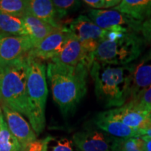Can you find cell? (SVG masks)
<instances>
[{
  "label": "cell",
  "instance_id": "1",
  "mask_svg": "<svg viewBox=\"0 0 151 151\" xmlns=\"http://www.w3.org/2000/svg\"><path fill=\"white\" fill-rule=\"evenodd\" d=\"M90 69L85 64L71 67L50 61L48 62L46 76L54 101L64 117L72 115L86 96Z\"/></svg>",
  "mask_w": 151,
  "mask_h": 151
},
{
  "label": "cell",
  "instance_id": "2",
  "mask_svg": "<svg viewBox=\"0 0 151 151\" xmlns=\"http://www.w3.org/2000/svg\"><path fill=\"white\" fill-rule=\"evenodd\" d=\"M135 65L116 66L93 62L90 74L96 97L104 107H120L130 99Z\"/></svg>",
  "mask_w": 151,
  "mask_h": 151
},
{
  "label": "cell",
  "instance_id": "3",
  "mask_svg": "<svg viewBox=\"0 0 151 151\" xmlns=\"http://www.w3.org/2000/svg\"><path fill=\"white\" fill-rule=\"evenodd\" d=\"M46 66L41 60L27 55V98L30 125L36 134H40L46 126V104L48 96Z\"/></svg>",
  "mask_w": 151,
  "mask_h": 151
},
{
  "label": "cell",
  "instance_id": "4",
  "mask_svg": "<svg viewBox=\"0 0 151 151\" xmlns=\"http://www.w3.org/2000/svg\"><path fill=\"white\" fill-rule=\"evenodd\" d=\"M27 55L4 66L0 84L1 104L27 118Z\"/></svg>",
  "mask_w": 151,
  "mask_h": 151
},
{
  "label": "cell",
  "instance_id": "5",
  "mask_svg": "<svg viewBox=\"0 0 151 151\" xmlns=\"http://www.w3.org/2000/svg\"><path fill=\"white\" fill-rule=\"evenodd\" d=\"M144 41L137 33H121L101 42L94 53V61L125 66L137 60L143 51Z\"/></svg>",
  "mask_w": 151,
  "mask_h": 151
},
{
  "label": "cell",
  "instance_id": "6",
  "mask_svg": "<svg viewBox=\"0 0 151 151\" xmlns=\"http://www.w3.org/2000/svg\"><path fill=\"white\" fill-rule=\"evenodd\" d=\"M88 16L101 29L122 33L141 32L142 22L135 20L115 9H91Z\"/></svg>",
  "mask_w": 151,
  "mask_h": 151
},
{
  "label": "cell",
  "instance_id": "7",
  "mask_svg": "<svg viewBox=\"0 0 151 151\" xmlns=\"http://www.w3.org/2000/svg\"><path fill=\"white\" fill-rule=\"evenodd\" d=\"M66 27L90 55H94L99 45L106 40L109 34V31L101 29L85 15L78 16Z\"/></svg>",
  "mask_w": 151,
  "mask_h": 151
},
{
  "label": "cell",
  "instance_id": "8",
  "mask_svg": "<svg viewBox=\"0 0 151 151\" xmlns=\"http://www.w3.org/2000/svg\"><path fill=\"white\" fill-rule=\"evenodd\" d=\"M72 139L81 151H117L118 139L97 127L76 132Z\"/></svg>",
  "mask_w": 151,
  "mask_h": 151
},
{
  "label": "cell",
  "instance_id": "9",
  "mask_svg": "<svg viewBox=\"0 0 151 151\" xmlns=\"http://www.w3.org/2000/svg\"><path fill=\"white\" fill-rule=\"evenodd\" d=\"M101 113L132 128L140 129L151 127L150 114L132 101H127L122 106L109 109Z\"/></svg>",
  "mask_w": 151,
  "mask_h": 151
},
{
  "label": "cell",
  "instance_id": "10",
  "mask_svg": "<svg viewBox=\"0 0 151 151\" xmlns=\"http://www.w3.org/2000/svg\"><path fill=\"white\" fill-rule=\"evenodd\" d=\"M34 48L27 35H6L0 40V60L4 66L27 55Z\"/></svg>",
  "mask_w": 151,
  "mask_h": 151
},
{
  "label": "cell",
  "instance_id": "11",
  "mask_svg": "<svg viewBox=\"0 0 151 151\" xmlns=\"http://www.w3.org/2000/svg\"><path fill=\"white\" fill-rule=\"evenodd\" d=\"M4 116L11 133L18 141L21 150H24L37 139V134L22 114L4 104L1 105Z\"/></svg>",
  "mask_w": 151,
  "mask_h": 151
},
{
  "label": "cell",
  "instance_id": "12",
  "mask_svg": "<svg viewBox=\"0 0 151 151\" xmlns=\"http://www.w3.org/2000/svg\"><path fill=\"white\" fill-rule=\"evenodd\" d=\"M94 61V55L88 53L78 39L69 32V37L61 52L50 62L71 67L85 64L90 68Z\"/></svg>",
  "mask_w": 151,
  "mask_h": 151
},
{
  "label": "cell",
  "instance_id": "13",
  "mask_svg": "<svg viewBox=\"0 0 151 151\" xmlns=\"http://www.w3.org/2000/svg\"><path fill=\"white\" fill-rule=\"evenodd\" d=\"M69 35L66 27L55 29L37 46L30 50L28 55L40 60H51L61 52Z\"/></svg>",
  "mask_w": 151,
  "mask_h": 151
},
{
  "label": "cell",
  "instance_id": "14",
  "mask_svg": "<svg viewBox=\"0 0 151 151\" xmlns=\"http://www.w3.org/2000/svg\"><path fill=\"white\" fill-rule=\"evenodd\" d=\"M151 86V50L135 65L129 100H136Z\"/></svg>",
  "mask_w": 151,
  "mask_h": 151
},
{
  "label": "cell",
  "instance_id": "15",
  "mask_svg": "<svg viewBox=\"0 0 151 151\" xmlns=\"http://www.w3.org/2000/svg\"><path fill=\"white\" fill-rule=\"evenodd\" d=\"M94 123L97 128L116 139L140 137L139 129L130 127L121 122L104 116L101 113H99L96 116Z\"/></svg>",
  "mask_w": 151,
  "mask_h": 151
},
{
  "label": "cell",
  "instance_id": "16",
  "mask_svg": "<svg viewBox=\"0 0 151 151\" xmlns=\"http://www.w3.org/2000/svg\"><path fill=\"white\" fill-rule=\"evenodd\" d=\"M27 11L55 29L63 28L58 21L55 9L50 0H27Z\"/></svg>",
  "mask_w": 151,
  "mask_h": 151
},
{
  "label": "cell",
  "instance_id": "17",
  "mask_svg": "<svg viewBox=\"0 0 151 151\" xmlns=\"http://www.w3.org/2000/svg\"><path fill=\"white\" fill-rule=\"evenodd\" d=\"M113 9L143 23L151 17V0H122Z\"/></svg>",
  "mask_w": 151,
  "mask_h": 151
},
{
  "label": "cell",
  "instance_id": "18",
  "mask_svg": "<svg viewBox=\"0 0 151 151\" xmlns=\"http://www.w3.org/2000/svg\"><path fill=\"white\" fill-rule=\"evenodd\" d=\"M22 18L27 35L31 39L34 47L39 45L52 32L58 29L29 13H27Z\"/></svg>",
  "mask_w": 151,
  "mask_h": 151
},
{
  "label": "cell",
  "instance_id": "19",
  "mask_svg": "<svg viewBox=\"0 0 151 151\" xmlns=\"http://www.w3.org/2000/svg\"><path fill=\"white\" fill-rule=\"evenodd\" d=\"M0 32L4 35H27L23 18L0 12Z\"/></svg>",
  "mask_w": 151,
  "mask_h": 151
},
{
  "label": "cell",
  "instance_id": "20",
  "mask_svg": "<svg viewBox=\"0 0 151 151\" xmlns=\"http://www.w3.org/2000/svg\"><path fill=\"white\" fill-rule=\"evenodd\" d=\"M0 151H21V146L9 130L3 113L0 116Z\"/></svg>",
  "mask_w": 151,
  "mask_h": 151
},
{
  "label": "cell",
  "instance_id": "21",
  "mask_svg": "<svg viewBox=\"0 0 151 151\" xmlns=\"http://www.w3.org/2000/svg\"><path fill=\"white\" fill-rule=\"evenodd\" d=\"M42 151H81L73 139L49 136L43 139Z\"/></svg>",
  "mask_w": 151,
  "mask_h": 151
},
{
  "label": "cell",
  "instance_id": "22",
  "mask_svg": "<svg viewBox=\"0 0 151 151\" xmlns=\"http://www.w3.org/2000/svg\"><path fill=\"white\" fill-rule=\"evenodd\" d=\"M0 12L22 18L27 11V0H0Z\"/></svg>",
  "mask_w": 151,
  "mask_h": 151
},
{
  "label": "cell",
  "instance_id": "23",
  "mask_svg": "<svg viewBox=\"0 0 151 151\" xmlns=\"http://www.w3.org/2000/svg\"><path fill=\"white\" fill-rule=\"evenodd\" d=\"M58 21L64 18L69 13L76 11L81 5V1L76 0H52Z\"/></svg>",
  "mask_w": 151,
  "mask_h": 151
},
{
  "label": "cell",
  "instance_id": "24",
  "mask_svg": "<svg viewBox=\"0 0 151 151\" xmlns=\"http://www.w3.org/2000/svg\"><path fill=\"white\" fill-rule=\"evenodd\" d=\"M117 150L118 151H144L143 142L141 137L128 139H118Z\"/></svg>",
  "mask_w": 151,
  "mask_h": 151
},
{
  "label": "cell",
  "instance_id": "25",
  "mask_svg": "<svg viewBox=\"0 0 151 151\" xmlns=\"http://www.w3.org/2000/svg\"><path fill=\"white\" fill-rule=\"evenodd\" d=\"M83 2L92 9L103 10L114 8L121 2L120 0H84Z\"/></svg>",
  "mask_w": 151,
  "mask_h": 151
},
{
  "label": "cell",
  "instance_id": "26",
  "mask_svg": "<svg viewBox=\"0 0 151 151\" xmlns=\"http://www.w3.org/2000/svg\"><path fill=\"white\" fill-rule=\"evenodd\" d=\"M135 103L139 108L148 112L151 113V86L141 95L136 100H129Z\"/></svg>",
  "mask_w": 151,
  "mask_h": 151
},
{
  "label": "cell",
  "instance_id": "27",
  "mask_svg": "<svg viewBox=\"0 0 151 151\" xmlns=\"http://www.w3.org/2000/svg\"><path fill=\"white\" fill-rule=\"evenodd\" d=\"M141 33L147 42L151 45V17L143 22Z\"/></svg>",
  "mask_w": 151,
  "mask_h": 151
},
{
  "label": "cell",
  "instance_id": "28",
  "mask_svg": "<svg viewBox=\"0 0 151 151\" xmlns=\"http://www.w3.org/2000/svg\"><path fill=\"white\" fill-rule=\"evenodd\" d=\"M43 148V140H36L31 143L23 151H42Z\"/></svg>",
  "mask_w": 151,
  "mask_h": 151
},
{
  "label": "cell",
  "instance_id": "29",
  "mask_svg": "<svg viewBox=\"0 0 151 151\" xmlns=\"http://www.w3.org/2000/svg\"><path fill=\"white\" fill-rule=\"evenodd\" d=\"M143 142L144 151H151V138L147 136H140Z\"/></svg>",
  "mask_w": 151,
  "mask_h": 151
},
{
  "label": "cell",
  "instance_id": "30",
  "mask_svg": "<svg viewBox=\"0 0 151 151\" xmlns=\"http://www.w3.org/2000/svg\"><path fill=\"white\" fill-rule=\"evenodd\" d=\"M139 134H140V136H147L151 138V127L146 128V129H140Z\"/></svg>",
  "mask_w": 151,
  "mask_h": 151
},
{
  "label": "cell",
  "instance_id": "31",
  "mask_svg": "<svg viewBox=\"0 0 151 151\" xmlns=\"http://www.w3.org/2000/svg\"><path fill=\"white\" fill-rule=\"evenodd\" d=\"M4 66L2 65L1 60H0V84H1V78H2V76H3V73H4ZM0 104H1V97H0Z\"/></svg>",
  "mask_w": 151,
  "mask_h": 151
},
{
  "label": "cell",
  "instance_id": "32",
  "mask_svg": "<svg viewBox=\"0 0 151 151\" xmlns=\"http://www.w3.org/2000/svg\"><path fill=\"white\" fill-rule=\"evenodd\" d=\"M4 36H6V35H3V34H1V32H0V40H1V39H2V38L4 37Z\"/></svg>",
  "mask_w": 151,
  "mask_h": 151
},
{
  "label": "cell",
  "instance_id": "33",
  "mask_svg": "<svg viewBox=\"0 0 151 151\" xmlns=\"http://www.w3.org/2000/svg\"><path fill=\"white\" fill-rule=\"evenodd\" d=\"M2 110H1V107H0V116H1V115L2 114Z\"/></svg>",
  "mask_w": 151,
  "mask_h": 151
},
{
  "label": "cell",
  "instance_id": "34",
  "mask_svg": "<svg viewBox=\"0 0 151 151\" xmlns=\"http://www.w3.org/2000/svg\"><path fill=\"white\" fill-rule=\"evenodd\" d=\"M149 118H150V120H151V113H150V117H149Z\"/></svg>",
  "mask_w": 151,
  "mask_h": 151
},
{
  "label": "cell",
  "instance_id": "35",
  "mask_svg": "<svg viewBox=\"0 0 151 151\" xmlns=\"http://www.w3.org/2000/svg\"><path fill=\"white\" fill-rule=\"evenodd\" d=\"M21 151H23V150H21Z\"/></svg>",
  "mask_w": 151,
  "mask_h": 151
},
{
  "label": "cell",
  "instance_id": "36",
  "mask_svg": "<svg viewBox=\"0 0 151 151\" xmlns=\"http://www.w3.org/2000/svg\"><path fill=\"white\" fill-rule=\"evenodd\" d=\"M117 151H118V150H117Z\"/></svg>",
  "mask_w": 151,
  "mask_h": 151
}]
</instances>
